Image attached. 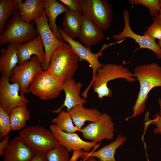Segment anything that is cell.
<instances>
[{
  "mask_svg": "<svg viewBox=\"0 0 161 161\" xmlns=\"http://www.w3.org/2000/svg\"><path fill=\"white\" fill-rule=\"evenodd\" d=\"M158 103L160 107V111L159 114L155 116L154 118L149 120L148 121V124L152 123L156 127L154 129V132L156 134H161V98H160L158 100Z\"/></svg>",
  "mask_w": 161,
  "mask_h": 161,
  "instance_id": "obj_32",
  "label": "cell"
},
{
  "mask_svg": "<svg viewBox=\"0 0 161 161\" xmlns=\"http://www.w3.org/2000/svg\"><path fill=\"white\" fill-rule=\"evenodd\" d=\"M33 22L28 23L22 18L18 9L8 21L6 29L0 35V46L7 44L17 45L30 42L38 33Z\"/></svg>",
  "mask_w": 161,
  "mask_h": 161,
  "instance_id": "obj_4",
  "label": "cell"
},
{
  "mask_svg": "<svg viewBox=\"0 0 161 161\" xmlns=\"http://www.w3.org/2000/svg\"><path fill=\"white\" fill-rule=\"evenodd\" d=\"M152 19L153 22L161 24V10H160L158 15L156 17H152Z\"/></svg>",
  "mask_w": 161,
  "mask_h": 161,
  "instance_id": "obj_38",
  "label": "cell"
},
{
  "mask_svg": "<svg viewBox=\"0 0 161 161\" xmlns=\"http://www.w3.org/2000/svg\"><path fill=\"white\" fill-rule=\"evenodd\" d=\"M79 161H84V160H83L82 159V160H80Z\"/></svg>",
  "mask_w": 161,
  "mask_h": 161,
  "instance_id": "obj_41",
  "label": "cell"
},
{
  "mask_svg": "<svg viewBox=\"0 0 161 161\" xmlns=\"http://www.w3.org/2000/svg\"><path fill=\"white\" fill-rule=\"evenodd\" d=\"M83 15L103 30L111 25L113 9L111 4L106 0H79Z\"/></svg>",
  "mask_w": 161,
  "mask_h": 161,
  "instance_id": "obj_7",
  "label": "cell"
},
{
  "mask_svg": "<svg viewBox=\"0 0 161 161\" xmlns=\"http://www.w3.org/2000/svg\"><path fill=\"white\" fill-rule=\"evenodd\" d=\"M16 0H0V33L5 30L6 22L18 10Z\"/></svg>",
  "mask_w": 161,
  "mask_h": 161,
  "instance_id": "obj_27",
  "label": "cell"
},
{
  "mask_svg": "<svg viewBox=\"0 0 161 161\" xmlns=\"http://www.w3.org/2000/svg\"><path fill=\"white\" fill-rule=\"evenodd\" d=\"M10 115L11 130L17 131L25 128L30 114L27 105L13 109Z\"/></svg>",
  "mask_w": 161,
  "mask_h": 161,
  "instance_id": "obj_25",
  "label": "cell"
},
{
  "mask_svg": "<svg viewBox=\"0 0 161 161\" xmlns=\"http://www.w3.org/2000/svg\"><path fill=\"white\" fill-rule=\"evenodd\" d=\"M35 154L18 135L10 141L3 161H30Z\"/></svg>",
  "mask_w": 161,
  "mask_h": 161,
  "instance_id": "obj_16",
  "label": "cell"
},
{
  "mask_svg": "<svg viewBox=\"0 0 161 161\" xmlns=\"http://www.w3.org/2000/svg\"><path fill=\"white\" fill-rule=\"evenodd\" d=\"M43 7L46 12L49 26L57 38L63 41L56 24L57 16L67 11L69 9L64 4L59 3L55 0H44Z\"/></svg>",
  "mask_w": 161,
  "mask_h": 161,
  "instance_id": "obj_20",
  "label": "cell"
},
{
  "mask_svg": "<svg viewBox=\"0 0 161 161\" xmlns=\"http://www.w3.org/2000/svg\"><path fill=\"white\" fill-rule=\"evenodd\" d=\"M58 30L61 34L62 39L67 42L72 47L78 56L79 61L81 62L84 60L86 61L89 64L92 71V79L90 82L93 81L97 72L101 68L103 64L100 63L98 60V58L103 55L102 51L108 47L116 44H120L124 40L123 39L116 42L110 43L109 44H104L100 51L98 53H94L90 50V49L83 46L82 44L77 41L74 40L67 36L64 32L62 28L58 27Z\"/></svg>",
  "mask_w": 161,
  "mask_h": 161,
  "instance_id": "obj_10",
  "label": "cell"
},
{
  "mask_svg": "<svg viewBox=\"0 0 161 161\" xmlns=\"http://www.w3.org/2000/svg\"><path fill=\"white\" fill-rule=\"evenodd\" d=\"M10 79L3 75L0 79V106L9 115L13 109L30 103L24 95L19 94V84L16 83H10Z\"/></svg>",
  "mask_w": 161,
  "mask_h": 161,
  "instance_id": "obj_8",
  "label": "cell"
},
{
  "mask_svg": "<svg viewBox=\"0 0 161 161\" xmlns=\"http://www.w3.org/2000/svg\"><path fill=\"white\" fill-rule=\"evenodd\" d=\"M41 64L35 55L29 60L17 65L13 69L10 80L12 83H18L19 86V94L24 95L29 92V88L34 78L42 69Z\"/></svg>",
  "mask_w": 161,
  "mask_h": 161,
  "instance_id": "obj_11",
  "label": "cell"
},
{
  "mask_svg": "<svg viewBox=\"0 0 161 161\" xmlns=\"http://www.w3.org/2000/svg\"><path fill=\"white\" fill-rule=\"evenodd\" d=\"M36 25V29L42 41L45 53L44 63L41 65L42 70H47L48 68L52 55L58 46L63 41L58 39L50 28L45 10L40 17L33 20Z\"/></svg>",
  "mask_w": 161,
  "mask_h": 161,
  "instance_id": "obj_12",
  "label": "cell"
},
{
  "mask_svg": "<svg viewBox=\"0 0 161 161\" xmlns=\"http://www.w3.org/2000/svg\"><path fill=\"white\" fill-rule=\"evenodd\" d=\"M134 74L139 83L140 88L133 113L129 118L141 114L145 108L148 95L154 88L161 87V66L155 63L143 64L136 66Z\"/></svg>",
  "mask_w": 161,
  "mask_h": 161,
  "instance_id": "obj_1",
  "label": "cell"
},
{
  "mask_svg": "<svg viewBox=\"0 0 161 161\" xmlns=\"http://www.w3.org/2000/svg\"><path fill=\"white\" fill-rule=\"evenodd\" d=\"M18 9L23 20L28 23L41 16L44 11V0H16Z\"/></svg>",
  "mask_w": 161,
  "mask_h": 161,
  "instance_id": "obj_21",
  "label": "cell"
},
{
  "mask_svg": "<svg viewBox=\"0 0 161 161\" xmlns=\"http://www.w3.org/2000/svg\"><path fill=\"white\" fill-rule=\"evenodd\" d=\"M10 137L8 135L1 140L0 143V155L3 156L4 152L10 143Z\"/></svg>",
  "mask_w": 161,
  "mask_h": 161,
  "instance_id": "obj_34",
  "label": "cell"
},
{
  "mask_svg": "<svg viewBox=\"0 0 161 161\" xmlns=\"http://www.w3.org/2000/svg\"><path fill=\"white\" fill-rule=\"evenodd\" d=\"M83 14L82 11L69 9L64 13L62 21L63 30L70 38H78L82 24Z\"/></svg>",
  "mask_w": 161,
  "mask_h": 161,
  "instance_id": "obj_19",
  "label": "cell"
},
{
  "mask_svg": "<svg viewBox=\"0 0 161 161\" xmlns=\"http://www.w3.org/2000/svg\"><path fill=\"white\" fill-rule=\"evenodd\" d=\"M126 136L119 134L113 142L103 146L96 151L91 152L85 151L88 156L97 157L99 161H116L114 157L117 148L126 142Z\"/></svg>",
  "mask_w": 161,
  "mask_h": 161,
  "instance_id": "obj_24",
  "label": "cell"
},
{
  "mask_svg": "<svg viewBox=\"0 0 161 161\" xmlns=\"http://www.w3.org/2000/svg\"><path fill=\"white\" fill-rule=\"evenodd\" d=\"M79 58L71 46L63 42L54 52L47 70L64 82L72 78L78 69Z\"/></svg>",
  "mask_w": 161,
  "mask_h": 161,
  "instance_id": "obj_3",
  "label": "cell"
},
{
  "mask_svg": "<svg viewBox=\"0 0 161 161\" xmlns=\"http://www.w3.org/2000/svg\"><path fill=\"white\" fill-rule=\"evenodd\" d=\"M82 86L81 82H76L73 78L64 81L63 90L65 93V99L64 103L57 109L49 111L53 113H58L65 107H66V111L69 112L77 106H84L87 101L86 98L80 96Z\"/></svg>",
  "mask_w": 161,
  "mask_h": 161,
  "instance_id": "obj_15",
  "label": "cell"
},
{
  "mask_svg": "<svg viewBox=\"0 0 161 161\" xmlns=\"http://www.w3.org/2000/svg\"><path fill=\"white\" fill-rule=\"evenodd\" d=\"M117 78H123L129 82L137 80L134 73L122 65L107 63L103 64L96 72L92 82L89 84L82 93V97L86 98L88 92L92 86L95 93L97 95L99 99L104 97H110L112 92L107 85L108 83Z\"/></svg>",
  "mask_w": 161,
  "mask_h": 161,
  "instance_id": "obj_2",
  "label": "cell"
},
{
  "mask_svg": "<svg viewBox=\"0 0 161 161\" xmlns=\"http://www.w3.org/2000/svg\"><path fill=\"white\" fill-rule=\"evenodd\" d=\"M159 6L160 9L161 10V0H159Z\"/></svg>",
  "mask_w": 161,
  "mask_h": 161,
  "instance_id": "obj_40",
  "label": "cell"
},
{
  "mask_svg": "<svg viewBox=\"0 0 161 161\" xmlns=\"http://www.w3.org/2000/svg\"><path fill=\"white\" fill-rule=\"evenodd\" d=\"M68 112L75 125L80 130L86 121L96 122L102 114L96 108H86L82 105L74 107Z\"/></svg>",
  "mask_w": 161,
  "mask_h": 161,
  "instance_id": "obj_22",
  "label": "cell"
},
{
  "mask_svg": "<svg viewBox=\"0 0 161 161\" xmlns=\"http://www.w3.org/2000/svg\"><path fill=\"white\" fill-rule=\"evenodd\" d=\"M128 1L130 4H141L146 6L148 8L149 14L152 17L158 15L160 10L158 0H129Z\"/></svg>",
  "mask_w": 161,
  "mask_h": 161,
  "instance_id": "obj_30",
  "label": "cell"
},
{
  "mask_svg": "<svg viewBox=\"0 0 161 161\" xmlns=\"http://www.w3.org/2000/svg\"><path fill=\"white\" fill-rule=\"evenodd\" d=\"M82 154V150H76L73 151L72 156L69 161H77L79 158L81 157Z\"/></svg>",
  "mask_w": 161,
  "mask_h": 161,
  "instance_id": "obj_36",
  "label": "cell"
},
{
  "mask_svg": "<svg viewBox=\"0 0 161 161\" xmlns=\"http://www.w3.org/2000/svg\"><path fill=\"white\" fill-rule=\"evenodd\" d=\"M18 135L35 153L46 154L59 145L50 130L41 126H29L22 129Z\"/></svg>",
  "mask_w": 161,
  "mask_h": 161,
  "instance_id": "obj_5",
  "label": "cell"
},
{
  "mask_svg": "<svg viewBox=\"0 0 161 161\" xmlns=\"http://www.w3.org/2000/svg\"><path fill=\"white\" fill-rule=\"evenodd\" d=\"M11 130L10 115L0 106V136L4 138Z\"/></svg>",
  "mask_w": 161,
  "mask_h": 161,
  "instance_id": "obj_29",
  "label": "cell"
},
{
  "mask_svg": "<svg viewBox=\"0 0 161 161\" xmlns=\"http://www.w3.org/2000/svg\"><path fill=\"white\" fill-rule=\"evenodd\" d=\"M157 44L159 47L161 48V39L158 40V42H157Z\"/></svg>",
  "mask_w": 161,
  "mask_h": 161,
  "instance_id": "obj_39",
  "label": "cell"
},
{
  "mask_svg": "<svg viewBox=\"0 0 161 161\" xmlns=\"http://www.w3.org/2000/svg\"><path fill=\"white\" fill-rule=\"evenodd\" d=\"M30 161H48L46 154L42 153H35Z\"/></svg>",
  "mask_w": 161,
  "mask_h": 161,
  "instance_id": "obj_35",
  "label": "cell"
},
{
  "mask_svg": "<svg viewBox=\"0 0 161 161\" xmlns=\"http://www.w3.org/2000/svg\"><path fill=\"white\" fill-rule=\"evenodd\" d=\"M58 116L51 120V123L55 124L59 129L69 133H73L77 131H80L76 126L69 112L61 110Z\"/></svg>",
  "mask_w": 161,
  "mask_h": 161,
  "instance_id": "obj_26",
  "label": "cell"
},
{
  "mask_svg": "<svg viewBox=\"0 0 161 161\" xmlns=\"http://www.w3.org/2000/svg\"><path fill=\"white\" fill-rule=\"evenodd\" d=\"M63 82L47 70L41 69L32 80L29 92L41 100L52 99L58 97L63 90Z\"/></svg>",
  "mask_w": 161,
  "mask_h": 161,
  "instance_id": "obj_6",
  "label": "cell"
},
{
  "mask_svg": "<svg viewBox=\"0 0 161 161\" xmlns=\"http://www.w3.org/2000/svg\"><path fill=\"white\" fill-rule=\"evenodd\" d=\"M16 46L8 44L6 48L2 47L0 50V72L10 79L12 76L13 69L19 63Z\"/></svg>",
  "mask_w": 161,
  "mask_h": 161,
  "instance_id": "obj_23",
  "label": "cell"
},
{
  "mask_svg": "<svg viewBox=\"0 0 161 161\" xmlns=\"http://www.w3.org/2000/svg\"><path fill=\"white\" fill-rule=\"evenodd\" d=\"M69 152L59 145L46 154L48 161H69Z\"/></svg>",
  "mask_w": 161,
  "mask_h": 161,
  "instance_id": "obj_28",
  "label": "cell"
},
{
  "mask_svg": "<svg viewBox=\"0 0 161 161\" xmlns=\"http://www.w3.org/2000/svg\"><path fill=\"white\" fill-rule=\"evenodd\" d=\"M123 16L124 22L123 29L120 33L113 35V38L117 41L126 38H131L139 44L140 46L139 49L142 48L149 49L156 55L158 59H161V48L157 44L155 39L148 35H139L133 31L130 25L129 13L128 10H125L123 11Z\"/></svg>",
  "mask_w": 161,
  "mask_h": 161,
  "instance_id": "obj_13",
  "label": "cell"
},
{
  "mask_svg": "<svg viewBox=\"0 0 161 161\" xmlns=\"http://www.w3.org/2000/svg\"><path fill=\"white\" fill-rule=\"evenodd\" d=\"M114 131L111 117L108 114L103 113L97 121L89 123L81 129V132L84 139L97 143L105 139H112Z\"/></svg>",
  "mask_w": 161,
  "mask_h": 161,
  "instance_id": "obj_9",
  "label": "cell"
},
{
  "mask_svg": "<svg viewBox=\"0 0 161 161\" xmlns=\"http://www.w3.org/2000/svg\"><path fill=\"white\" fill-rule=\"evenodd\" d=\"M143 34L148 35L155 39H161V24L153 22Z\"/></svg>",
  "mask_w": 161,
  "mask_h": 161,
  "instance_id": "obj_31",
  "label": "cell"
},
{
  "mask_svg": "<svg viewBox=\"0 0 161 161\" xmlns=\"http://www.w3.org/2000/svg\"><path fill=\"white\" fill-rule=\"evenodd\" d=\"M69 9L73 11H82L79 0H60Z\"/></svg>",
  "mask_w": 161,
  "mask_h": 161,
  "instance_id": "obj_33",
  "label": "cell"
},
{
  "mask_svg": "<svg viewBox=\"0 0 161 161\" xmlns=\"http://www.w3.org/2000/svg\"><path fill=\"white\" fill-rule=\"evenodd\" d=\"M103 30L83 15L79 40L86 48L90 49L105 38Z\"/></svg>",
  "mask_w": 161,
  "mask_h": 161,
  "instance_id": "obj_18",
  "label": "cell"
},
{
  "mask_svg": "<svg viewBox=\"0 0 161 161\" xmlns=\"http://www.w3.org/2000/svg\"><path fill=\"white\" fill-rule=\"evenodd\" d=\"M81 158L84 161H99L95 157L88 156L85 153V151L83 150V154Z\"/></svg>",
  "mask_w": 161,
  "mask_h": 161,
  "instance_id": "obj_37",
  "label": "cell"
},
{
  "mask_svg": "<svg viewBox=\"0 0 161 161\" xmlns=\"http://www.w3.org/2000/svg\"><path fill=\"white\" fill-rule=\"evenodd\" d=\"M16 47L19 64L30 60L32 55L37 57L41 65L44 63L45 59L44 45L39 35L30 42L18 45Z\"/></svg>",
  "mask_w": 161,
  "mask_h": 161,
  "instance_id": "obj_17",
  "label": "cell"
},
{
  "mask_svg": "<svg viewBox=\"0 0 161 161\" xmlns=\"http://www.w3.org/2000/svg\"><path fill=\"white\" fill-rule=\"evenodd\" d=\"M49 128L59 144L64 147L69 152L76 150L88 152L99 146V144L95 142L83 140L75 133H69L62 131L54 124L51 125Z\"/></svg>",
  "mask_w": 161,
  "mask_h": 161,
  "instance_id": "obj_14",
  "label": "cell"
}]
</instances>
